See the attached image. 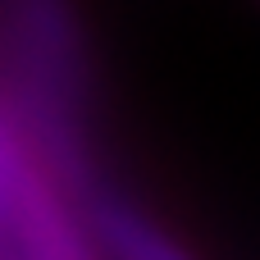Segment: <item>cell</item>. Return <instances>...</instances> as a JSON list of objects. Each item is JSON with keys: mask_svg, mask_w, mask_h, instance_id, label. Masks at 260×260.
Returning <instances> with one entry per match:
<instances>
[{"mask_svg": "<svg viewBox=\"0 0 260 260\" xmlns=\"http://www.w3.org/2000/svg\"><path fill=\"white\" fill-rule=\"evenodd\" d=\"M0 229L9 260H101L73 197L32 151L23 119L0 137Z\"/></svg>", "mask_w": 260, "mask_h": 260, "instance_id": "1", "label": "cell"}]
</instances>
